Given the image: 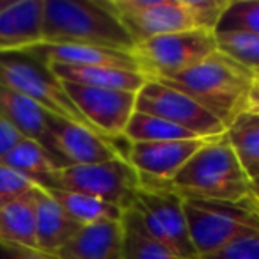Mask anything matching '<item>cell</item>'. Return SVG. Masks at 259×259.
Listing matches in <instances>:
<instances>
[{
    "label": "cell",
    "mask_w": 259,
    "mask_h": 259,
    "mask_svg": "<svg viewBox=\"0 0 259 259\" xmlns=\"http://www.w3.org/2000/svg\"><path fill=\"white\" fill-rule=\"evenodd\" d=\"M188 94L224 126L247 112L254 71L222 52H215L194 68L169 78H153Z\"/></svg>",
    "instance_id": "obj_1"
},
{
    "label": "cell",
    "mask_w": 259,
    "mask_h": 259,
    "mask_svg": "<svg viewBox=\"0 0 259 259\" xmlns=\"http://www.w3.org/2000/svg\"><path fill=\"white\" fill-rule=\"evenodd\" d=\"M219 52L234 59L241 66L259 71V36L247 32L215 34Z\"/></svg>",
    "instance_id": "obj_27"
},
{
    "label": "cell",
    "mask_w": 259,
    "mask_h": 259,
    "mask_svg": "<svg viewBox=\"0 0 259 259\" xmlns=\"http://www.w3.org/2000/svg\"><path fill=\"white\" fill-rule=\"evenodd\" d=\"M9 4V0H0V9L2 8H6V6Z\"/></svg>",
    "instance_id": "obj_35"
},
{
    "label": "cell",
    "mask_w": 259,
    "mask_h": 259,
    "mask_svg": "<svg viewBox=\"0 0 259 259\" xmlns=\"http://www.w3.org/2000/svg\"><path fill=\"white\" fill-rule=\"evenodd\" d=\"M252 194H254L255 201L259 202V176L252 180Z\"/></svg>",
    "instance_id": "obj_34"
},
{
    "label": "cell",
    "mask_w": 259,
    "mask_h": 259,
    "mask_svg": "<svg viewBox=\"0 0 259 259\" xmlns=\"http://www.w3.org/2000/svg\"><path fill=\"white\" fill-rule=\"evenodd\" d=\"M43 43V0H9L0 9V54Z\"/></svg>",
    "instance_id": "obj_15"
},
{
    "label": "cell",
    "mask_w": 259,
    "mask_h": 259,
    "mask_svg": "<svg viewBox=\"0 0 259 259\" xmlns=\"http://www.w3.org/2000/svg\"><path fill=\"white\" fill-rule=\"evenodd\" d=\"M0 83L32 100L48 114L78 122L96 132L75 107L69 94L66 93L64 83L50 71L45 62L30 55L29 52L0 54Z\"/></svg>",
    "instance_id": "obj_5"
},
{
    "label": "cell",
    "mask_w": 259,
    "mask_h": 259,
    "mask_svg": "<svg viewBox=\"0 0 259 259\" xmlns=\"http://www.w3.org/2000/svg\"><path fill=\"white\" fill-rule=\"evenodd\" d=\"M43 43L87 45L135 55V43L107 0H43Z\"/></svg>",
    "instance_id": "obj_2"
},
{
    "label": "cell",
    "mask_w": 259,
    "mask_h": 259,
    "mask_svg": "<svg viewBox=\"0 0 259 259\" xmlns=\"http://www.w3.org/2000/svg\"><path fill=\"white\" fill-rule=\"evenodd\" d=\"M34 211H36V238L37 248L45 254L55 255L76 233L78 224L69 219L59 202L41 187H34Z\"/></svg>",
    "instance_id": "obj_17"
},
{
    "label": "cell",
    "mask_w": 259,
    "mask_h": 259,
    "mask_svg": "<svg viewBox=\"0 0 259 259\" xmlns=\"http://www.w3.org/2000/svg\"><path fill=\"white\" fill-rule=\"evenodd\" d=\"M257 176H259V167H257V169H255V172L252 174V178H250V180H254V178H257Z\"/></svg>",
    "instance_id": "obj_36"
},
{
    "label": "cell",
    "mask_w": 259,
    "mask_h": 259,
    "mask_svg": "<svg viewBox=\"0 0 259 259\" xmlns=\"http://www.w3.org/2000/svg\"><path fill=\"white\" fill-rule=\"evenodd\" d=\"M139 187V172L122 158L89 165H68L59 170V188L93 195L122 211L134 206Z\"/></svg>",
    "instance_id": "obj_8"
},
{
    "label": "cell",
    "mask_w": 259,
    "mask_h": 259,
    "mask_svg": "<svg viewBox=\"0 0 259 259\" xmlns=\"http://www.w3.org/2000/svg\"><path fill=\"white\" fill-rule=\"evenodd\" d=\"M48 194L59 202V206L68 213L69 219H73L82 227L101 222H121L122 219L121 208L108 204L93 195L64 190V188H50Z\"/></svg>",
    "instance_id": "obj_22"
},
{
    "label": "cell",
    "mask_w": 259,
    "mask_h": 259,
    "mask_svg": "<svg viewBox=\"0 0 259 259\" xmlns=\"http://www.w3.org/2000/svg\"><path fill=\"white\" fill-rule=\"evenodd\" d=\"M135 110L165 119L201 139L222 137L226 132V126L188 94L153 78L146 80L137 93Z\"/></svg>",
    "instance_id": "obj_9"
},
{
    "label": "cell",
    "mask_w": 259,
    "mask_h": 259,
    "mask_svg": "<svg viewBox=\"0 0 259 259\" xmlns=\"http://www.w3.org/2000/svg\"><path fill=\"white\" fill-rule=\"evenodd\" d=\"M167 185L187 201L240 202L254 197L252 180L224 135L206 141Z\"/></svg>",
    "instance_id": "obj_3"
},
{
    "label": "cell",
    "mask_w": 259,
    "mask_h": 259,
    "mask_svg": "<svg viewBox=\"0 0 259 259\" xmlns=\"http://www.w3.org/2000/svg\"><path fill=\"white\" fill-rule=\"evenodd\" d=\"M6 165L25 176L30 183L45 190L59 188V167L50 153L30 139H22L8 155L2 158Z\"/></svg>",
    "instance_id": "obj_20"
},
{
    "label": "cell",
    "mask_w": 259,
    "mask_h": 259,
    "mask_svg": "<svg viewBox=\"0 0 259 259\" xmlns=\"http://www.w3.org/2000/svg\"><path fill=\"white\" fill-rule=\"evenodd\" d=\"M0 241L27 248H37L32 192L0 208Z\"/></svg>",
    "instance_id": "obj_21"
},
{
    "label": "cell",
    "mask_w": 259,
    "mask_h": 259,
    "mask_svg": "<svg viewBox=\"0 0 259 259\" xmlns=\"http://www.w3.org/2000/svg\"><path fill=\"white\" fill-rule=\"evenodd\" d=\"M209 139L169 142H130L126 160L141 176L169 181Z\"/></svg>",
    "instance_id": "obj_13"
},
{
    "label": "cell",
    "mask_w": 259,
    "mask_h": 259,
    "mask_svg": "<svg viewBox=\"0 0 259 259\" xmlns=\"http://www.w3.org/2000/svg\"><path fill=\"white\" fill-rule=\"evenodd\" d=\"M247 112L259 114V71H254V83H252L250 96H248Z\"/></svg>",
    "instance_id": "obj_33"
},
{
    "label": "cell",
    "mask_w": 259,
    "mask_h": 259,
    "mask_svg": "<svg viewBox=\"0 0 259 259\" xmlns=\"http://www.w3.org/2000/svg\"><path fill=\"white\" fill-rule=\"evenodd\" d=\"M0 259H55V255L45 254L37 248H27L0 241Z\"/></svg>",
    "instance_id": "obj_31"
},
{
    "label": "cell",
    "mask_w": 259,
    "mask_h": 259,
    "mask_svg": "<svg viewBox=\"0 0 259 259\" xmlns=\"http://www.w3.org/2000/svg\"><path fill=\"white\" fill-rule=\"evenodd\" d=\"M121 233L122 259H180L151 236L137 209L128 208L122 211Z\"/></svg>",
    "instance_id": "obj_23"
},
{
    "label": "cell",
    "mask_w": 259,
    "mask_h": 259,
    "mask_svg": "<svg viewBox=\"0 0 259 259\" xmlns=\"http://www.w3.org/2000/svg\"><path fill=\"white\" fill-rule=\"evenodd\" d=\"M34 187L36 185L30 183L25 176L16 172L4 162H0V208L8 202H13L23 195L30 194Z\"/></svg>",
    "instance_id": "obj_29"
},
{
    "label": "cell",
    "mask_w": 259,
    "mask_h": 259,
    "mask_svg": "<svg viewBox=\"0 0 259 259\" xmlns=\"http://www.w3.org/2000/svg\"><path fill=\"white\" fill-rule=\"evenodd\" d=\"M195 30L215 32L231 0H183Z\"/></svg>",
    "instance_id": "obj_28"
},
{
    "label": "cell",
    "mask_w": 259,
    "mask_h": 259,
    "mask_svg": "<svg viewBox=\"0 0 259 259\" xmlns=\"http://www.w3.org/2000/svg\"><path fill=\"white\" fill-rule=\"evenodd\" d=\"M23 52H29L45 64H66V66H110V68L141 71L137 57L124 52L107 50V48L87 47V45L68 43H39Z\"/></svg>",
    "instance_id": "obj_16"
},
{
    "label": "cell",
    "mask_w": 259,
    "mask_h": 259,
    "mask_svg": "<svg viewBox=\"0 0 259 259\" xmlns=\"http://www.w3.org/2000/svg\"><path fill=\"white\" fill-rule=\"evenodd\" d=\"M50 71L61 82L78 83V85L100 87V89H115L135 93L142 89L148 76L141 71L110 68V66H66L48 64Z\"/></svg>",
    "instance_id": "obj_19"
},
{
    "label": "cell",
    "mask_w": 259,
    "mask_h": 259,
    "mask_svg": "<svg viewBox=\"0 0 259 259\" xmlns=\"http://www.w3.org/2000/svg\"><path fill=\"white\" fill-rule=\"evenodd\" d=\"M64 83L75 107L80 110L87 122L98 132L105 141H114L124 135L130 119L135 112L137 94L115 89H100V87Z\"/></svg>",
    "instance_id": "obj_11"
},
{
    "label": "cell",
    "mask_w": 259,
    "mask_h": 259,
    "mask_svg": "<svg viewBox=\"0 0 259 259\" xmlns=\"http://www.w3.org/2000/svg\"><path fill=\"white\" fill-rule=\"evenodd\" d=\"M55 259H122L121 222L83 226L55 254Z\"/></svg>",
    "instance_id": "obj_18"
},
{
    "label": "cell",
    "mask_w": 259,
    "mask_h": 259,
    "mask_svg": "<svg viewBox=\"0 0 259 259\" xmlns=\"http://www.w3.org/2000/svg\"><path fill=\"white\" fill-rule=\"evenodd\" d=\"M188 229L199 257L213 254L248 234H259V202H206L183 199Z\"/></svg>",
    "instance_id": "obj_4"
},
{
    "label": "cell",
    "mask_w": 259,
    "mask_h": 259,
    "mask_svg": "<svg viewBox=\"0 0 259 259\" xmlns=\"http://www.w3.org/2000/svg\"><path fill=\"white\" fill-rule=\"evenodd\" d=\"M48 128L59 156L66 163V167L89 165V163H101L121 158L112 146V141H105L96 132L78 122L48 114Z\"/></svg>",
    "instance_id": "obj_12"
},
{
    "label": "cell",
    "mask_w": 259,
    "mask_h": 259,
    "mask_svg": "<svg viewBox=\"0 0 259 259\" xmlns=\"http://www.w3.org/2000/svg\"><path fill=\"white\" fill-rule=\"evenodd\" d=\"M22 139H25V137H22V134H18V132L0 115V162H2V158H4Z\"/></svg>",
    "instance_id": "obj_32"
},
{
    "label": "cell",
    "mask_w": 259,
    "mask_h": 259,
    "mask_svg": "<svg viewBox=\"0 0 259 259\" xmlns=\"http://www.w3.org/2000/svg\"><path fill=\"white\" fill-rule=\"evenodd\" d=\"M141 187L135 192L134 206L146 229L156 241L180 259H201L194 247L183 209V199L172 192L167 181L141 176Z\"/></svg>",
    "instance_id": "obj_6"
},
{
    "label": "cell",
    "mask_w": 259,
    "mask_h": 259,
    "mask_svg": "<svg viewBox=\"0 0 259 259\" xmlns=\"http://www.w3.org/2000/svg\"><path fill=\"white\" fill-rule=\"evenodd\" d=\"M135 47L165 34L195 30L183 0H107Z\"/></svg>",
    "instance_id": "obj_10"
},
{
    "label": "cell",
    "mask_w": 259,
    "mask_h": 259,
    "mask_svg": "<svg viewBox=\"0 0 259 259\" xmlns=\"http://www.w3.org/2000/svg\"><path fill=\"white\" fill-rule=\"evenodd\" d=\"M0 115L22 134V137L30 139L43 146L59 169H64L66 163L59 156L55 142L52 139L50 128H48V112L41 108L32 100L25 98L23 94L9 89L0 83Z\"/></svg>",
    "instance_id": "obj_14"
},
{
    "label": "cell",
    "mask_w": 259,
    "mask_h": 259,
    "mask_svg": "<svg viewBox=\"0 0 259 259\" xmlns=\"http://www.w3.org/2000/svg\"><path fill=\"white\" fill-rule=\"evenodd\" d=\"M224 139L236 155L238 162L252 178L259 167V114L243 112L224 132Z\"/></svg>",
    "instance_id": "obj_24"
},
{
    "label": "cell",
    "mask_w": 259,
    "mask_h": 259,
    "mask_svg": "<svg viewBox=\"0 0 259 259\" xmlns=\"http://www.w3.org/2000/svg\"><path fill=\"white\" fill-rule=\"evenodd\" d=\"M219 52L215 32L185 30L153 37L135 48L141 69L148 78H169L194 68Z\"/></svg>",
    "instance_id": "obj_7"
},
{
    "label": "cell",
    "mask_w": 259,
    "mask_h": 259,
    "mask_svg": "<svg viewBox=\"0 0 259 259\" xmlns=\"http://www.w3.org/2000/svg\"><path fill=\"white\" fill-rule=\"evenodd\" d=\"M122 137L128 142H169V141H195L201 139L192 132L165 119L155 117V115L134 112Z\"/></svg>",
    "instance_id": "obj_25"
},
{
    "label": "cell",
    "mask_w": 259,
    "mask_h": 259,
    "mask_svg": "<svg viewBox=\"0 0 259 259\" xmlns=\"http://www.w3.org/2000/svg\"><path fill=\"white\" fill-rule=\"evenodd\" d=\"M247 32L259 36V0H231L215 34Z\"/></svg>",
    "instance_id": "obj_26"
},
{
    "label": "cell",
    "mask_w": 259,
    "mask_h": 259,
    "mask_svg": "<svg viewBox=\"0 0 259 259\" xmlns=\"http://www.w3.org/2000/svg\"><path fill=\"white\" fill-rule=\"evenodd\" d=\"M202 259H259V234H248Z\"/></svg>",
    "instance_id": "obj_30"
}]
</instances>
